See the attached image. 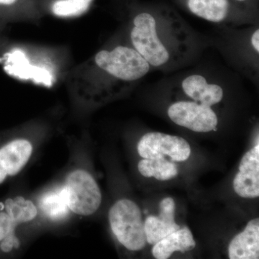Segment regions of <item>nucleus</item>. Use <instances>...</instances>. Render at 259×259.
<instances>
[{"mask_svg": "<svg viewBox=\"0 0 259 259\" xmlns=\"http://www.w3.org/2000/svg\"><path fill=\"white\" fill-rule=\"evenodd\" d=\"M70 210L88 216L96 212L102 202V194L96 181L88 172L77 170L70 174L64 187Z\"/></svg>", "mask_w": 259, "mask_h": 259, "instance_id": "nucleus-5", "label": "nucleus"}, {"mask_svg": "<svg viewBox=\"0 0 259 259\" xmlns=\"http://www.w3.org/2000/svg\"><path fill=\"white\" fill-rule=\"evenodd\" d=\"M158 208V216H148L145 221L146 241L153 245L181 228L175 221L176 204L173 198L162 199Z\"/></svg>", "mask_w": 259, "mask_h": 259, "instance_id": "nucleus-9", "label": "nucleus"}, {"mask_svg": "<svg viewBox=\"0 0 259 259\" xmlns=\"http://www.w3.org/2000/svg\"><path fill=\"white\" fill-rule=\"evenodd\" d=\"M185 97L187 99L177 100L168 106L167 114L170 120L194 132L216 131L219 121L212 107Z\"/></svg>", "mask_w": 259, "mask_h": 259, "instance_id": "nucleus-6", "label": "nucleus"}, {"mask_svg": "<svg viewBox=\"0 0 259 259\" xmlns=\"http://www.w3.org/2000/svg\"><path fill=\"white\" fill-rule=\"evenodd\" d=\"M94 0H57L51 7L52 13L63 18L76 17L88 11Z\"/></svg>", "mask_w": 259, "mask_h": 259, "instance_id": "nucleus-16", "label": "nucleus"}, {"mask_svg": "<svg viewBox=\"0 0 259 259\" xmlns=\"http://www.w3.org/2000/svg\"><path fill=\"white\" fill-rule=\"evenodd\" d=\"M231 259L259 258V219L251 220L228 245Z\"/></svg>", "mask_w": 259, "mask_h": 259, "instance_id": "nucleus-10", "label": "nucleus"}, {"mask_svg": "<svg viewBox=\"0 0 259 259\" xmlns=\"http://www.w3.org/2000/svg\"><path fill=\"white\" fill-rule=\"evenodd\" d=\"M191 14L223 25H243L255 21L256 13L232 0H173Z\"/></svg>", "mask_w": 259, "mask_h": 259, "instance_id": "nucleus-4", "label": "nucleus"}, {"mask_svg": "<svg viewBox=\"0 0 259 259\" xmlns=\"http://www.w3.org/2000/svg\"><path fill=\"white\" fill-rule=\"evenodd\" d=\"M39 207L44 214L51 219L59 220L64 218L69 209L64 187L44 194L40 199Z\"/></svg>", "mask_w": 259, "mask_h": 259, "instance_id": "nucleus-14", "label": "nucleus"}, {"mask_svg": "<svg viewBox=\"0 0 259 259\" xmlns=\"http://www.w3.org/2000/svg\"><path fill=\"white\" fill-rule=\"evenodd\" d=\"M233 190L243 198L259 196V144L245 153L239 165V171L233 182Z\"/></svg>", "mask_w": 259, "mask_h": 259, "instance_id": "nucleus-8", "label": "nucleus"}, {"mask_svg": "<svg viewBox=\"0 0 259 259\" xmlns=\"http://www.w3.org/2000/svg\"><path fill=\"white\" fill-rule=\"evenodd\" d=\"M237 4L244 7L247 9L251 10V11L257 13V8H258V0H232Z\"/></svg>", "mask_w": 259, "mask_h": 259, "instance_id": "nucleus-19", "label": "nucleus"}, {"mask_svg": "<svg viewBox=\"0 0 259 259\" xmlns=\"http://www.w3.org/2000/svg\"><path fill=\"white\" fill-rule=\"evenodd\" d=\"M138 168L141 175L159 181L171 180L178 175V168L166 157L144 158L139 161Z\"/></svg>", "mask_w": 259, "mask_h": 259, "instance_id": "nucleus-13", "label": "nucleus"}, {"mask_svg": "<svg viewBox=\"0 0 259 259\" xmlns=\"http://www.w3.org/2000/svg\"><path fill=\"white\" fill-rule=\"evenodd\" d=\"M138 152L144 158L168 156L171 161L183 162L190 158L191 147L183 138L159 132L147 133L138 144Z\"/></svg>", "mask_w": 259, "mask_h": 259, "instance_id": "nucleus-7", "label": "nucleus"}, {"mask_svg": "<svg viewBox=\"0 0 259 259\" xmlns=\"http://www.w3.org/2000/svg\"><path fill=\"white\" fill-rule=\"evenodd\" d=\"M8 177V174L5 171L4 168H3L2 165L0 164V185L3 183L5 180V179Z\"/></svg>", "mask_w": 259, "mask_h": 259, "instance_id": "nucleus-21", "label": "nucleus"}, {"mask_svg": "<svg viewBox=\"0 0 259 259\" xmlns=\"http://www.w3.org/2000/svg\"><path fill=\"white\" fill-rule=\"evenodd\" d=\"M16 225L12 221L8 213L0 212V241L8 235L14 233Z\"/></svg>", "mask_w": 259, "mask_h": 259, "instance_id": "nucleus-17", "label": "nucleus"}, {"mask_svg": "<svg viewBox=\"0 0 259 259\" xmlns=\"http://www.w3.org/2000/svg\"><path fill=\"white\" fill-rule=\"evenodd\" d=\"M114 235L127 249L136 251L146 246L145 221L137 204L127 199L117 201L109 212Z\"/></svg>", "mask_w": 259, "mask_h": 259, "instance_id": "nucleus-2", "label": "nucleus"}, {"mask_svg": "<svg viewBox=\"0 0 259 259\" xmlns=\"http://www.w3.org/2000/svg\"><path fill=\"white\" fill-rule=\"evenodd\" d=\"M5 208L15 224L28 222L35 218L37 209L31 201L22 197L7 199Z\"/></svg>", "mask_w": 259, "mask_h": 259, "instance_id": "nucleus-15", "label": "nucleus"}, {"mask_svg": "<svg viewBox=\"0 0 259 259\" xmlns=\"http://www.w3.org/2000/svg\"><path fill=\"white\" fill-rule=\"evenodd\" d=\"M32 146L27 140L11 141L0 148V164L8 176H15L21 171L31 156Z\"/></svg>", "mask_w": 259, "mask_h": 259, "instance_id": "nucleus-11", "label": "nucleus"}, {"mask_svg": "<svg viewBox=\"0 0 259 259\" xmlns=\"http://www.w3.org/2000/svg\"><path fill=\"white\" fill-rule=\"evenodd\" d=\"M20 0H0V15L3 12L13 8L15 5L18 4Z\"/></svg>", "mask_w": 259, "mask_h": 259, "instance_id": "nucleus-20", "label": "nucleus"}, {"mask_svg": "<svg viewBox=\"0 0 259 259\" xmlns=\"http://www.w3.org/2000/svg\"><path fill=\"white\" fill-rule=\"evenodd\" d=\"M1 243V249L4 252H10L13 248H18L20 243L18 238L15 236L14 233L8 235L3 240Z\"/></svg>", "mask_w": 259, "mask_h": 259, "instance_id": "nucleus-18", "label": "nucleus"}, {"mask_svg": "<svg viewBox=\"0 0 259 259\" xmlns=\"http://www.w3.org/2000/svg\"><path fill=\"white\" fill-rule=\"evenodd\" d=\"M196 247L192 232L187 227L180 228L161 241L153 245L152 254L156 259L170 258L175 252H185L193 250Z\"/></svg>", "mask_w": 259, "mask_h": 259, "instance_id": "nucleus-12", "label": "nucleus"}, {"mask_svg": "<svg viewBox=\"0 0 259 259\" xmlns=\"http://www.w3.org/2000/svg\"><path fill=\"white\" fill-rule=\"evenodd\" d=\"M130 39L151 68L171 70L197 50V37L180 13L163 2L135 3Z\"/></svg>", "mask_w": 259, "mask_h": 259, "instance_id": "nucleus-1", "label": "nucleus"}, {"mask_svg": "<svg viewBox=\"0 0 259 259\" xmlns=\"http://www.w3.org/2000/svg\"><path fill=\"white\" fill-rule=\"evenodd\" d=\"M97 67L127 83H136L149 73L151 67L132 47L117 46L99 51L95 56Z\"/></svg>", "mask_w": 259, "mask_h": 259, "instance_id": "nucleus-3", "label": "nucleus"}]
</instances>
